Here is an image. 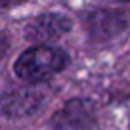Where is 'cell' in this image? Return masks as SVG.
I'll use <instances>...</instances> for the list:
<instances>
[{
  "label": "cell",
  "mask_w": 130,
  "mask_h": 130,
  "mask_svg": "<svg viewBox=\"0 0 130 130\" xmlns=\"http://www.w3.org/2000/svg\"><path fill=\"white\" fill-rule=\"evenodd\" d=\"M8 48H10V42H8V38H6L4 35H0V59H2V57L6 56Z\"/></svg>",
  "instance_id": "6"
},
{
  "label": "cell",
  "mask_w": 130,
  "mask_h": 130,
  "mask_svg": "<svg viewBox=\"0 0 130 130\" xmlns=\"http://www.w3.org/2000/svg\"><path fill=\"white\" fill-rule=\"evenodd\" d=\"M44 92L35 88H12L0 96V113L8 119H25L35 115L44 103Z\"/></svg>",
  "instance_id": "5"
},
{
  "label": "cell",
  "mask_w": 130,
  "mask_h": 130,
  "mask_svg": "<svg viewBox=\"0 0 130 130\" xmlns=\"http://www.w3.org/2000/svg\"><path fill=\"white\" fill-rule=\"evenodd\" d=\"M48 130H100L96 107L90 100H69L48 122Z\"/></svg>",
  "instance_id": "2"
},
{
  "label": "cell",
  "mask_w": 130,
  "mask_h": 130,
  "mask_svg": "<svg viewBox=\"0 0 130 130\" xmlns=\"http://www.w3.org/2000/svg\"><path fill=\"white\" fill-rule=\"evenodd\" d=\"M73 21L71 17H67L65 13H57V12H46L40 15L32 17L25 27V38L32 44H46L61 38L63 35L71 31Z\"/></svg>",
  "instance_id": "3"
},
{
  "label": "cell",
  "mask_w": 130,
  "mask_h": 130,
  "mask_svg": "<svg viewBox=\"0 0 130 130\" xmlns=\"http://www.w3.org/2000/svg\"><path fill=\"white\" fill-rule=\"evenodd\" d=\"M82 25L92 42H107L126 27V17L117 10H90L82 13Z\"/></svg>",
  "instance_id": "4"
},
{
  "label": "cell",
  "mask_w": 130,
  "mask_h": 130,
  "mask_svg": "<svg viewBox=\"0 0 130 130\" xmlns=\"http://www.w3.org/2000/svg\"><path fill=\"white\" fill-rule=\"evenodd\" d=\"M71 63L69 54L59 46H31L13 63V73L27 84H40L59 75Z\"/></svg>",
  "instance_id": "1"
},
{
  "label": "cell",
  "mask_w": 130,
  "mask_h": 130,
  "mask_svg": "<svg viewBox=\"0 0 130 130\" xmlns=\"http://www.w3.org/2000/svg\"><path fill=\"white\" fill-rule=\"evenodd\" d=\"M121 2H130V0H121Z\"/></svg>",
  "instance_id": "7"
}]
</instances>
